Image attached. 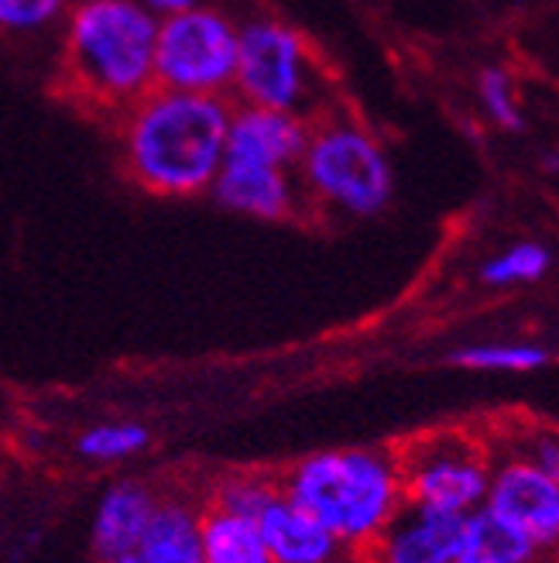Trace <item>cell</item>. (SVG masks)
I'll return each mask as SVG.
<instances>
[{"label": "cell", "mask_w": 559, "mask_h": 563, "mask_svg": "<svg viewBox=\"0 0 559 563\" xmlns=\"http://www.w3.org/2000/svg\"><path fill=\"white\" fill-rule=\"evenodd\" d=\"M231 110L223 97L148 90L121 121L124 173L137 189L165 200L206 192L223 165Z\"/></svg>", "instance_id": "cell-1"}, {"label": "cell", "mask_w": 559, "mask_h": 563, "mask_svg": "<svg viewBox=\"0 0 559 563\" xmlns=\"http://www.w3.org/2000/svg\"><path fill=\"white\" fill-rule=\"evenodd\" d=\"M158 18L137 0H76L63 18V87L97 110H124L155 90Z\"/></svg>", "instance_id": "cell-2"}, {"label": "cell", "mask_w": 559, "mask_h": 563, "mask_svg": "<svg viewBox=\"0 0 559 563\" xmlns=\"http://www.w3.org/2000/svg\"><path fill=\"white\" fill-rule=\"evenodd\" d=\"M282 492L313 512L350 553H365L405 505L399 457L374 446L302 457L286 474Z\"/></svg>", "instance_id": "cell-3"}, {"label": "cell", "mask_w": 559, "mask_h": 563, "mask_svg": "<svg viewBox=\"0 0 559 563\" xmlns=\"http://www.w3.org/2000/svg\"><path fill=\"white\" fill-rule=\"evenodd\" d=\"M295 168L302 189L344 217H378L395 192L391 162L378 137L347 118L310 128Z\"/></svg>", "instance_id": "cell-4"}, {"label": "cell", "mask_w": 559, "mask_h": 563, "mask_svg": "<svg viewBox=\"0 0 559 563\" xmlns=\"http://www.w3.org/2000/svg\"><path fill=\"white\" fill-rule=\"evenodd\" d=\"M237 21L220 8L200 4L158 18L155 87L176 93L223 97L234 90Z\"/></svg>", "instance_id": "cell-5"}, {"label": "cell", "mask_w": 559, "mask_h": 563, "mask_svg": "<svg viewBox=\"0 0 559 563\" xmlns=\"http://www.w3.org/2000/svg\"><path fill=\"white\" fill-rule=\"evenodd\" d=\"M234 90L250 107L299 114L313 93V55L305 38L275 18H250L237 24V73Z\"/></svg>", "instance_id": "cell-6"}, {"label": "cell", "mask_w": 559, "mask_h": 563, "mask_svg": "<svg viewBox=\"0 0 559 563\" xmlns=\"http://www.w3.org/2000/svg\"><path fill=\"white\" fill-rule=\"evenodd\" d=\"M405 501L446 516L481 509L491 485L488 450L463 433H439L412 443L399 457Z\"/></svg>", "instance_id": "cell-7"}, {"label": "cell", "mask_w": 559, "mask_h": 563, "mask_svg": "<svg viewBox=\"0 0 559 563\" xmlns=\"http://www.w3.org/2000/svg\"><path fill=\"white\" fill-rule=\"evenodd\" d=\"M484 505L533 540L539 553L559 550V482L546 471L508 454L501 464H491Z\"/></svg>", "instance_id": "cell-8"}, {"label": "cell", "mask_w": 559, "mask_h": 563, "mask_svg": "<svg viewBox=\"0 0 559 563\" xmlns=\"http://www.w3.org/2000/svg\"><path fill=\"white\" fill-rule=\"evenodd\" d=\"M463 516H446L418 505H402L365 550V563H454Z\"/></svg>", "instance_id": "cell-9"}, {"label": "cell", "mask_w": 559, "mask_h": 563, "mask_svg": "<svg viewBox=\"0 0 559 563\" xmlns=\"http://www.w3.org/2000/svg\"><path fill=\"white\" fill-rule=\"evenodd\" d=\"M305 134H310V124H305L299 114L244 103V107L231 110L223 162L295 168V162L305 148Z\"/></svg>", "instance_id": "cell-10"}, {"label": "cell", "mask_w": 559, "mask_h": 563, "mask_svg": "<svg viewBox=\"0 0 559 563\" xmlns=\"http://www.w3.org/2000/svg\"><path fill=\"white\" fill-rule=\"evenodd\" d=\"M261 540L268 547L271 563H347L350 550L337 543V537L299 501H292L282 488L255 519Z\"/></svg>", "instance_id": "cell-11"}, {"label": "cell", "mask_w": 559, "mask_h": 563, "mask_svg": "<svg viewBox=\"0 0 559 563\" xmlns=\"http://www.w3.org/2000/svg\"><path fill=\"white\" fill-rule=\"evenodd\" d=\"M213 200L241 217L255 220H289L299 207L292 168L250 165V162H223L210 186Z\"/></svg>", "instance_id": "cell-12"}, {"label": "cell", "mask_w": 559, "mask_h": 563, "mask_svg": "<svg viewBox=\"0 0 559 563\" xmlns=\"http://www.w3.org/2000/svg\"><path fill=\"white\" fill-rule=\"evenodd\" d=\"M158 505V495L142 482H118L103 492L93 512V553L110 563L118 556H127L142 543L148 519Z\"/></svg>", "instance_id": "cell-13"}, {"label": "cell", "mask_w": 559, "mask_h": 563, "mask_svg": "<svg viewBox=\"0 0 559 563\" xmlns=\"http://www.w3.org/2000/svg\"><path fill=\"white\" fill-rule=\"evenodd\" d=\"M134 556L142 563H203V512L182 495L158 498Z\"/></svg>", "instance_id": "cell-14"}, {"label": "cell", "mask_w": 559, "mask_h": 563, "mask_svg": "<svg viewBox=\"0 0 559 563\" xmlns=\"http://www.w3.org/2000/svg\"><path fill=\"white\" fill-rule=\"evenodd\" d=\"M539 556L543 553L533 547V540L522 537L512 522L494 516L488 505L463 516L454 563H539Z\"/></svg>", "instance_id": "cell-15"}, {"label": "cell", "mask_w": 559, "mask_h": 563, "mask_svg": "<svg viewBox=\"0 0 559 563\" xmlns=\"http://www.w3.org/2000/svg\"><path fill=\"white\" fill-rule=\"evenodd\" d=\"M203 563H271L255 519L227 509H203Z\"/></svg>", "instance_id": "cell-16"}, {"label": "cell", "mask_w": 559, "mask_h": 563, "mask_svg": "<svg viewBox=\"0 0 559 563\" xmlns=\"http://www.w3.org/2000/svg\"><path fill=\"white\" fill-rule=\"evenodd\" d=\"M552 268V251L539 241H522L512 244L508 251H501L481 268V282L494 289H508V286H528V282H539Z\"/></svg>", "instance_id": "cell-17"}, {"label": "cell", "mask_w": 559, "mask_h": 563, "mask_svg": "<svg viewBox=\"0 0 559 563\" xmlns=\"http://www.w3.org/2000/svg\"><path fill=\"white\" fill-rule=\"evenodd\" d=\"M152 440L148 427L142 422H131V419H118V422H97L87 433L76 440V454L82 461H93V464H110V461H124L137 450H145Z\"/></svg>", "instance_id": "cell-18"}, {"label": "cell", "mask_w": 559, "mask_h": 563, "mask_svg": "<svg viewBox=\"0 0 559 563\" xmlns=\"http://www.w3.org/2000/svg\"><path fill=\"white\" fill-rule=\"evenodd\" d=\"M450 364L470 372H536L549 364V351L539 344H470L450 354Z\"/></svg>", "instance_id": "cell-19"}, {"label": "cell", "mask_w": 559, "mask_h": 563, "mask_svg": "<svg viewBox=\"0 0 559 563\" xmlns=\"http://www.w3.org/2000/svg\"><path fill=\"white\" fill-rule=\"evenodd\" d=\"M72 0H0V35L32 38L66 18Z\"/></svg>", "instance_id": "cell-20"}, {"label": "cell", "mask_w": 559, "mask_h": 563, "mask_svg": "<svg viewBox=\"0 0 559 563\" xmlns=\"http://www.w3.org/2000/svg\"><path fill=\"white\" fill-rule=\"evenodd\" d=\"M282 485L268 482V477H258V474H237V477H227V482H220L216 492H213V505L216 509H227L234 516H244V519H258L265 505L275 498V492Z\"/></svg>", "instance_id": "cell-21"}, {"label": "cell", "mask_w": 559, "mask_h": 563, "mask_svg": "<svg viewBox=\"0 0 559 563\" xmlns=\"http://www.w3.org/2000/svg\"><path fill=\"white\" fill-rule=\"evenodd\" d=\"M478 93H481V103H484V110H488L497 128H505V131H522L525 128L522 107L515 100V82L501 66H488L478 76Z\"/></svg>", "instance_id": "cell-22"}, {"label": "cell", "mask_w": 559, "mask_h": 563, "mask_svg": "<svg viewBox=\"0 0 559 563\" xmlns=\"http://www.w3.org/2000/svg\"><path fill=\"white\" fill-rule=\"evenodd\" d=\"M512 454L522 457V461H528V464L539 467V471H546L549 477H556V482H559V433L536 430V427L525 430L522 440L515 443Z\"/></svg>", "instance_id": "cell-23"}, {"label": "cell", "mask_w": 559, "mask_h": 563, "mask_svg": "<svg viewBox=\"0 0 559 563\" xmlns=\"http://www.w3.org/2000/svg\"><path fill=\"white\" fill-rule=\"evenodd\" d=\"M137 4H145L155 18H169V14H179L189 8H200L206 0H137Z\"/></svg>", "instance_id": "cell-24"}, {"label": "cell", "mask_w": 559, "mask_h": 563, "mask_svg": "<svg viewBox=\"0 0 559 563\" xmlns=\"http://www.w3.org/2000/svg\"><path fill=\"white\" fill-rule=\"evenodd\" d=\"M546 168H549V173H559V152H549L546 155Z\"/></svg>", "instance_id": "cell-25"}, {"label": "cell", "mask_w": 559, "mask_h": 563, "mask_svg": "<svg viewBox=\"0 0 559 563\" xmlns=\"http://www.w3.org/2000/svg\"><path fill=\"white\" fill-rule=\"evenodd\" d=\"M110 563H142L134 553H127V556H118V560H110Z\"/></svg>", "instance_id": "cell-26"}]
</instances>
